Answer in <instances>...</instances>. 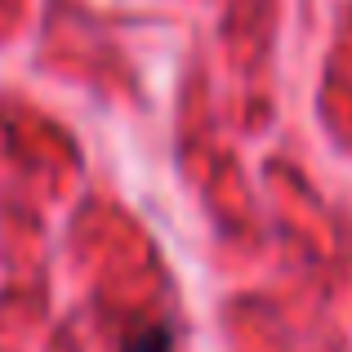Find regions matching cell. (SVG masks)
I'll list each match as a JSON object with an SVG mask.
<instances>
[{"label": "cell", "instance_id": "obj_1", "mask_svg": "<svg viewBox=\"0 0 352 352\" xmlns=\"http://www.w3.org/2000/svg\"><path fill=\"white\" fill-rule=\"evenodd\" d=\"M125 352H170V330L165 326H147L143 335H134L125 344Z\"/></svg>", "mask_w": 352, "mask_h": 352}]
</instances>
